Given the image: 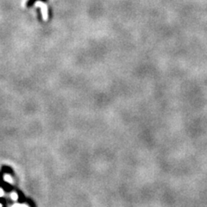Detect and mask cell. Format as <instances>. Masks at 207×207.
Listing matches in <instances>:
<instances>
[{
	"mask_svg": "<svg viewBox=\"0 0 207 207\" xmlns=\"http://www.w3.org/2000/svg\"><path fill=\"white\" fill-rule=\"evenodd\" d=\"M11 198H12L13 200H16L17 199V195H16V193H12V195H11Z\"/></svg>",
	"mask_w": 207,
	"mask_h": 207,
	"instance_id": "7a4b0ae2",
	"label": "cell"
},
{
	"mask_svg": "<svg viewBox=\"0 0 207 207\" xmlns=\"http://www.w3.org/2000/svg\"><path fill=\"white\" fill-rule=\"evenodd\" d=\"M3 191L0 189V197H1V196H3Z\"/></svg>",
	"mask_w": 207,
	"mask_h": 207,
	"instance_id": "3957f363",
	"label": "cell"
},
{
	"mask_svg": "<svg viewBox=\"0 0 207 207\" xmlns=\"http://www.w3.org/2000/svg\"><path fill=\"white\" fill-rule=\"evenodd\" d=\"M2 206V205H1V204H0V206Z\"/></svg>",
	"mask_w": 207,
	"mask_h": 207,
	"instance_id": "277c9868",
	"label": "cell"
},
{
	"mask_svg": "<svg viewBox=\"0 0 207 207\" xmlns=\"http://www.w3.org/2000/svg\"><path fill=\"white\" fill-rule=\"evenodd\" d=\"M4 179H5V181H8V182H10V183H12L11 178H10L9 175H7V176H4Z\"/></svg>",
	"mask_w": 207,
	"mask_h": 207,
	"instance_id": "6da1fadb",
	"label": "cell"
}]
</instances>
